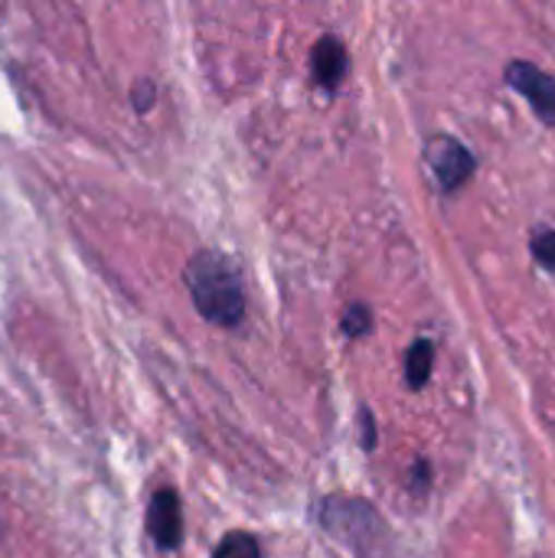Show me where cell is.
I'll use <instances>...</instances> for the list:
<instances>
[{
	"label": "cell",
	"mask_w": 555,
	"mask_h": 558,
	"mask_svg": "<svg viewBox=\"0 0 555 558\" xmlns=\"http://www.w3.org/2000/svg\"><path fill=\"white\" fill-rule=\"evenodd\" d=\"M183 281L196 311L216 327H239L245 317V291L236 265L219 252H196L186 262Z\"/></svg>",
	"instance_id": "1"
},
{
	"label": "cell",
	"mask_w": 555,
	"mask_h": 558,
	"mask_svg": "<svg viewBox=\"0 0 555 558\" xmlns=\"http://www.w3.org/2000/svg\"><path fill=\"white\" fill-rule=\"evenodd\" d=\"M317 520L357 558H386L393 553V533L386 520L373 504L360 497H343V494L324 497L317 507Z\"/></svg>",
	"instance_id": "2"
},
{
	"label": "cell",
	"mask_w": 555,
	"mask_h": 558,
	"mask_svg": "<svg viewBox=\"0 0 555 558\" xmlns=\"http://www.w3.org/2000/svg\"><path fill=\"white\" fill-rule=\"evenodd\" d=\"M425 163H429V170L435 177V186L445 196L458 193L478 173V157L471 154L468 144H461L451 134L429 137V144H425Z\"/></svg>",
	"instance_id": "3"
},
{
	"label": "cell",
	"mask_w": 555,
	"mask_h": 558,
	"mask_svg": "<svg viewBox=\"0 0 555 558\" xmlns=\"http://www.w3.org/2000/svg\"><path fill=\"white\" fill-rule=\"evenodd\" d=\"M504 78L514 92H520L530 101L533 114L546 128H555V78L546 69H540L536 62H527V59H514V62H507Z\"/></svg>",
	"instance_id": "4"
},
{
	"label": "cell",
	"mask_w": 555,
	"mask_h": 558,
	"mask_svg": "<svg viewBox=\"0 0 555 558\" xmlns=\"http://www.w3.org/2000/svg\"><path fill=\"white\" fill-rule=\"evenodd\" d=\"M147 536L160 553H177L183 546V507L177 490L160 487L147 504Z\"/></svg>",
	"instance_id": "5"
},
{
	"label": "cell",
	"mask_w": 555,
	"mask_h": 558,
	"mask_svg": "<svg viewBox=\"0 0 555 558\" xmlns=\"http://www.w3.org/2000/svg\"><path fill=\"white\" fill-rule=\"evenodd\" d=\"M347 65H350L347 46H343L337 36H321L317 46H314V52H311V75H314V82H317L321 88L334 92V88L343 82Z\"/></svg>",
	"instance_id": "6"
},
{
	"label": "cell",
	"mask_w": 555,
	"mask_h": 558,
	"mask_svg": "<svg viewBox=\"0 0 555 558\" xmlns=\"http://www.w3.org/2000/svg\"><path fill=\"white\" fill-rule=\"evenodd\" d=\"M432 369H435V343L429 337H419L406 350V386L412 392H422L432 379Z\"/></svg>",
	"instance_id": "7"
},
{
	"label": "cell",
	"mask_w": 555,
	"mask_h": 558,
	"mask_svg": "<svg viewBox=\"0 0 555 558\" xmlns=\"http://www.w3.org/2000/svg\"><path fill=\"white\" fill-rule=\"evenodd\" d=\"M213 558H262V546L252 533H226L219 539V546L213 549Z\"/></svg>",
	"instance_id": "8"
},
{
	"label": "cell",
	"mask_w": 555,
	"mask_h": 558,
	"mask_svg": "<svg viewBox=\"0 0 555 558\" xmlns=\"http://www.w3.org/2000/svg\"><path fill=\"white\" fill-rule=\"evenodd\" d=\"M530 255H533V262L543 268V271H550L555 278V229L553 226H536L533 232H530Z\"/></svg>",
	"instance_id": "9"
},
{
	"label": "cell",
	"mask_w": 555,
	"mask_h": 558,
	"mask_svg": "<svg viewBox=\"0 0 555 558\" xmlns=\"http://www.w3.org/2000/svg\"><path fill=\"white\" fill-rule=\"evenodd\" d=\"M340 327H343V333H347L350 340L366 337V333L373 330V314H370V307H366V304H350V307L343 311V317H340Z\"/></svg>",
	"instance_id": "10"
},
{
	"label": "cell",
	"mask_w": 555,
	"mask_h": 558,
	"mask_svg": "<svg viewBox=\"0 0 555 558\" xmlns=\"http://www.w3.org/2000/svg\"><path fill=\"white\" fill-rule=\"evenodd\" d=\"M360 432H363V438H360L363 451H376L379 438H376V418L370 409H360Z\"/></svg>",
	"instance_id": "11"
},
{
	"label": "cell",
	"mask_w": 555,
	"mask_h": 558,
	"mask_svg": "<svg viewBox=\"0 0 555 558\" xmlns=\"http://www.w3.org/2000/svg\"><path fill=\"white\" fill-rule=\"evenodd\" d=\"M412 494H429V484H432V464L422 458V461H415V468H412Z\"/></svg>",
	"instance_id": "12"
},
{
	"label": "cell",
	"mask_w": 555,
	"mask_h": 558,
	"mask_svg": "<svg viewBox=\"0 0 555 558\" xmlns=\"http://www.w3.org/2000/svg\"><path fill=\"white\" fill-rule=\"evenodd\" d=\"M154 95H157V92H154V85H150V82H141V85L131 92V101H134L141 111H147V108L154 105Z\"/></svg>",
	"instance_id": "13"
}]
</instances>
